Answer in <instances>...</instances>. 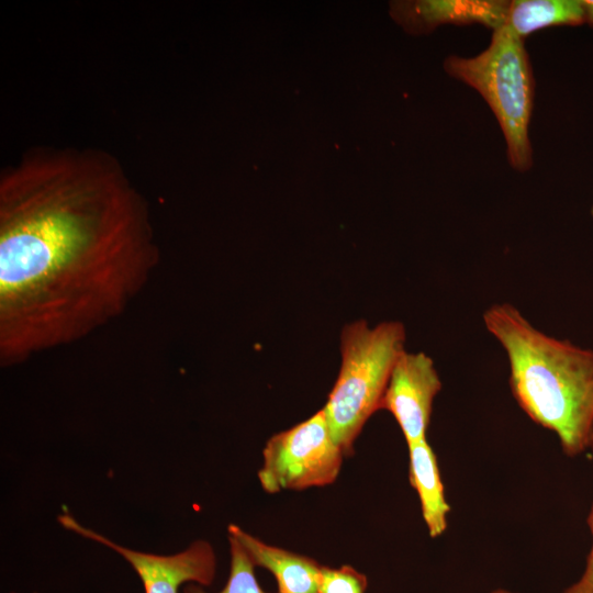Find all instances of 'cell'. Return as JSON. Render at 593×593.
<instances>
[{"instance_id":"cell-12","label":"cell","mask_w":593,"mask_h":593,"mask_svg":"<svg viewBox=\"0 0 593 593\" xmlns=\"http://www.w3.org/2000/svg\"><path fill=\"white\" fill-rule=\"evenodd\" d=\"M231 549L230 575L224 588L217 593H268L258 583L255 574V566L250 561L243 546L228 535ZM183 593H210L201 585L190 583L183 589Z\"/></svg>"},{"instance_id":"cell-14","label":"cell","mask_w":593,"mask_h":593,"mask_svg":"<svg viewBox=\"0 0 593 593\" xmlns=\"http://www.w3.org/2000/svg\"><path fill=\"white\" fill-rule=\"evenodd\" d=\"M586 522L593 538V504L589 512ZM561 593H593V544L589 552L583 573L575 582L564 589Z\"/></svg>"},{"instance_id":"cell-8","label":"cell","mask_w":593,"mask_h":593,"mask_svg":"<svg viewBox=\"0 0 593 593\" xmlns=\"http://www.w3.org/2000/svg\"><path fill=\"white\" fill-rule=\"evenodd\" d=\"M510 1L413 0L390 3V15L411 34H426L443 24L479 23L495 31L506 21Z\"/></svg>"},{"instance_id":"cell-17","label":"cell","mask_w":593,"mask_h":593,"mask_svg":"<svg viewBox=\"0 0 593 593\" xmlns=\"http://www.w3.org/2000/svg\"><path fill=\"white\" fill-rule=\"evenodd\" d=\"M589 448L591 449V452L593 455V428H592V433H591V439H590V446Z\"/></svg>"},{"instance_id":"cell-9","label":"cell","mask_w":593,"mask_h":593,"mask_svg":"<svg viewBox=\"0 0 593 593\" xmlns=\"http://www.w3.org/2000/svg\"><path fill=\"white\" fill-rule=\"evenodd\" d=\"M227 530L243 546L255 567L273 574L277 593H320L323 566L315 559L268 545L235 524Z\"/></svg>"},{"instance_id":"cell-6","label":"cell","mask_w":593,"mask_h":593,"mask_svg":"<svg viewBox=\"0 0 593 593\" xmlns=\"http://www.w3.org/2000/svg\"><path fill=\"white\" fill-rule=\"evenodd\" d=\"M67 529L96 540L121 555L139 577L145 593H178L181 584L211 585L216 575V556L213 547L204 540L194 541L182 552L160 556L122 547L103 535L81 526L70 515L58 516Z\"/></svg>"},{"instance_id":"cell-10","label":"cell","mask_w":593,"mask_h":593,"mask_svg":"<svg viewBox=\"0 0 593 593\" xmlns=\"http://www.w3.org/2000/svg\"><path fill=\"white\" fill-rule=\"evenodd\" d=\"M407 448L410 483L418 495L428 534L436 538L447 529L450 512L437 457L426 438L407 444Z\"/></svg>"},{"instance_id":"cell-4","label":"cell","mask_w":593,"mask_h":593,"mask_svg":"<svg viewBox=\"0 0 593 593\" xmlns=\"http://www.w3.org/2000/svg\"><path fill=\"white\" fill-rule=\"evenodd\" d=\"M444 68L482 96L504 134L510 165L527 171L533 164L528 126L535 79L524 41L503 25L493 31L482 53L474 57L449 56Z\"/></svg>"},{"instance_id":"cell-2","label":"cell","mask_w":593,"mask_h":593,"mask_svg":"<svg viewBox=\"0 0 593 593\" xmlns=\"http://www.w3.org/2000/svg\"><path fill=\"white\" fill-rule=\"evenodd\" d=\"M482 317L506 354L519 407L557 435L567 456L586 450L593 428V350L539 331L511 303L493 304Z\"/></svg>"},{"instance_id":"cell-16","label":"cell","mask_w":593,"mask_h":593,"mask_svg":"<svg viewBox=\"0 0 593 593\" xmlns=\"http://www.w3.org/2000/svg\"><path fill=\"white\" fill-rule=\"evenodd\" d=\"M489 593H517V592H514V591H511V590H507V589H503V588H497V589L492 590Z\"/></svg>"},{"instance_id":"cell-1","label":"cell","mask_w":593,"mask_h":593,"mask_svg":"<svg viewBox=\"0 0 593 593\" xmlns=\"http://www.w3.org/2000/svg\"><path fill=\"white\" fill-rule=\"evenodd\" d=\"M159 261L148 205L98 148L37 147L0 177V363L120 317Z\"/></svg>"},{"instance_id":"cell-13","label":"cell","mask_w":593,"mask_h":593,"mask_svg":"<svg viewBox=\"0 0 593 593\" xmlns=\"http://www.w3.org/2000/svg\"><path fill=\"white\" fill-rule=\"evenodd\" d=\"M368 579L366 574L351 566L339 568L323 566L320 593H366Z\"/></svg>"},{"instance_id":"cell-11","label":"cell","mask_w":593,"mask_h":593,"mask_svg":"<svg viewBox=\"0 0 593 593\" xmlns=\"http://www.w3.org/2000/svg\"><path fill=\"white\" fill-rule=\"evenodd\" d=\"M585 22L579 0H514L510 1L505 26L518 38L548 26L580 25Z\"/></svg>"},{"instance_id":"cell-18","label":"cell","mask_w":593,"mask_h":593,"mask_svg":"<svg viewBox=\"0 0 593 593\" xmlns=\"http://www.w3.org/2000/svg\"><path fill=\"white\" fill-rule=\"evenodd\" d=\"M591 212H592V215H593V208H592V211H591Z\"/></svg>"},{"instance_id":"cell-7","label":"cell","mask_w":593,"mask_h":593,"mask_svg":"<svg viewBox=\"0 0 593 593\" xmlns=\"http://www.w3.org/2000/svg\"><path fill=\"white\" fill-rule=\"evenodd\" d=\"M440 390L441 380L429 356L406 350L399 356L380 410L393 415L406 444L426 438L433 402Z\"/></svg>"},{"instance_id":"cell-5","label":"cell","mask_w":593,"mask_h":593,"mask_svg":"<svg viewBox=\"0 0 593 593\" xmlns=\"http://www.w3.org/2000/svg\"><path fill=\"white\" fill-rule=\"evenodd\" d=\"M344 456L322 409L267 440L258 479L264 491L270 494L325 486L337 479Z\"/></svg>"},{"instance_id":"cell-3","label":"cell","mask_w":593,"mask_h":593,"mask_svg":"<svg viewBox=\"0 0 593 593\" xmlns=\"http://www.w3.org/2000/svg\"><path fill=\"white\" fill-rule=\"evenodd\" d=\"M405 337L404 325L398 321L374 327L356 321L343 328L340 369L323 410L345 456L353 454L362 427L380 410L394 363L405 350Z\"/></svg>"},{"instance_id":"cell-15","label":"cell","mask_w":593,"mask_h":593,"mask_svg":"<svg viewBox=\"0 0 593 593\" xmlns=\"http://www.w3.org/2000/svg\"><path fill=\"white\" fill-rule=\"evenodd\" d=\"M582 4L585 13V22L593 27V0H583Z\"/></svg>"}]
</instances>
